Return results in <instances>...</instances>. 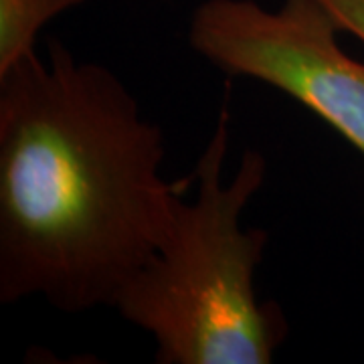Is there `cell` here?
<instances>
[{
	"instance_id": "cell-2",
	"label": "cell",
	"mask_w": 364,
	"mask_h": 364,
	"mask_svg": "<svg viewBox=\"0 0 364 364\" xmlns=\"http://www.w3.org/2000/svg\"><path fill=\"white\" fill-rule=\"evenodd\" d=\"M227 148L229 109L223 105L195 168L196 198L176 203L164 243L114 304L124 320L154 336L160 364H267L287 336L282 308L261 304L253 284L269 235L241 229L267 160L247 150L233 181L223 184Z\"/></svg>"
},
{
	"instance_id": "cell-1",
	"label": "cell",
	"mask_w": 364,
	"mask_h": 364,
	"mask_svg": "<svg viewBox=\"0 0 364 364\" xmlns=\"http://www.w3.org/2000/svg\"><path fill=\"white\" fill-rule=\"evenodd\" d=\"M0 71V301L114 308L195 182L162 178L164 140L114 71L49 41Z\"/></svg>"
},
{
	"instance_id": "cell-5",
	"label": "cell",
	"mask_w": 364,
	"mask_h": 364,
	"mask_svg": "<svg viewBox=\"0 0 364 364\" xmlns=\"http://www.w3.org/2000/svg\"><path fill=\"white\" fill-rule=\"evenodd\" d=\"M336 16L344 33H350L364 43V0H322Z\"/></svg>"
},
{
	"instance_id": "cell-3",
	"label": "cell",
	"mask_w": 364,
	"mask_h": 364,
	"mask_svg": "<svg viewBox=\"0 0 364 364\" xmlns=\"http://www.w3.org/2000/svg\"><path fill=\"white\" fill-rule=\"evenodd\" d=\"M338 33L322 0H286L275 11L255 0H205L188 43L227 75L294 97L364 156V63L342 51Z\"/></svg>"
},
{
	"instance_id": "cell-4",
	"label": "cell",
	"mask_w": 364,
	"mask_h": 364,
	"mask_svg": "<svg viewBox=\"0 0 364 364\" xmlns=\"http://www.w3.org/2000/svg\"><path fill=\"white\" fill-rule=\"evenodd\" d=\"M87 0H0V71L35 53L41 28Z\"/></svg>"
}]
</instances>
